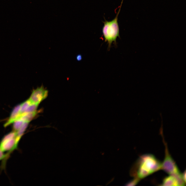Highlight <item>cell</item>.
<instances>
[{
	"label": "cell",
	"mask_w": 186,
	"mask_h": 186,
	"mask_svg": "<svg viewBox=\"0 0 186 186\" xmlns=\"http://www.w3.org/2000/svg\"><path fill=\"white\" fill-rule=\"evenodd\" d=\"M161 163L152 154L140 156L136 161L133 169L135 178L141 180L161 169Z\"/></svg>",
	"instance_id": "cell-1"
},
{
	"label": "cell",
	"mask_w": 186,
	"mask_h": 186,
	"mask_svg": "<svg viewBox=\"0 0 186 186\" xmlns=\"http://www.w3.org/2000/svg\"><path fill=\"white\" fill-rule=\"evenodd\" d=\"M122 0L119 11L115 18L110 21L105 20L103 22L104 26L103 27L102 32L105 38V42L108 43V50H109L113 42L116 46V39L118 37H120L119 28L118 22V17L120 13Z\"/></svg>",
	"instance_id": "cell-2"
},
{
	"label": "cell",
	"mask_w": 186,
	"mask_h": 186,
	"mask_svg": "<svg viewBox=\"0 0 186 186\" xmlns=\"http://www.w3.org/2000/svg\"><path fill=\"white\" fill-rule=\"evenodd\" d=\"M160 135L162 138L165 146V156L162 162L161 163V168L169 175H173L176 177L180 176L181 173L175 162L170 154L166 143L164 139L163 133Z\"/></svg>",
	"instance_id": "cell-3"
},
{
	"label": "cell",
	"mask_w": 186,
	"mask_h": 186,
	"mask_svg": "<svg viewBox=\"0 0 186 186\" xmlns=\"http://www.w3.org/2000/svg\"><path fill=\"white\" fill-rule=\"evenodd\" d=\"M16 132L13 131L4 135L0 142V150L3 152H8L3 160L5 163L10 153L17 148L19 143L16 141Z\"/></svg>",
	"instance_id": "cell-4"
},
{
	"label": "cell",
	"mask_w": 186,
	"mask_h": 186,
	"mask_svg": "<svg viewBox=\"0 0 186 186\" xmlns=\"http://www.w3.org/2000/svg\"><path fill=\"white\" fill-rule=\"evenodd\" d=\"M48 91L42 86L32 91L28 99L31 103L39 104L48 96Z\"/></svg>",
	"instance_id": "cell-5"
},
{
	"label": "cell",
	"mask_w": 186,
	"mask_h": 186,
	"mask_svg": "<svg viewBox=\"0 0 186 186\" xmlns=\"http://www.w3.org/2000/svg\"><path fill=\"white\" fill-rule=\"evenodd\" d=\"M20 106L21 104L16 106L13 108L8 119L4 124V126L5 127H6L13 123L19 118L20 115Z\"/></svg>",
	"instance_id": "cell-6"
},
{
	"label": "cell",
	"mask_w": 186,
	"mask_h": 186,
	"mask_svg": "<svg viewBox=\"0 0 186 186\" xmlns=\"http://www.w3.org/2000/svg\"><path fill=\"white\" fill-rule=\"evenodd\" d=\"M160 185L161 186H180L179 182L174 176L169 175L163 179Z\"/></svg>",
	"instance_id": "cell-7"
},
{
	"label": "cell",
	"mask_w": 186,
	"mask_h": 186,
	"mask_svg": "<svg viewBox=\"0 0 186 186\" xmlns=\"http://www.w3.org/2000/svg\"><path fill=\"white\" fill-rule=\"evenodd\" d=\"M39 112L36 110L33 112L22 114L20 115L19 119H22L25 122H29L35 117Z\"/></svg>",
	"instance_id": "cell-8"
},
{
	"label": "cell",
	"mask_w": 186,
	"mask_h": 186,
	"mask_svg": "<svg viewBox=\"0 0 186 186\" xmlns=\"http://www.w3.org/2000/svg\"><path fill=\"white\" fill-rule=\"evenodd\" d=\"M29 122H25L20 129L16 132L17 139L20 141L27 129Z\"/></svg>",
	"instance_id": "cell-9"
},
{
	"label": "cell",
	"mask_w": 186,
	"mask_h": 186,
	"mask_svg": "<svg viewBox=\"0 0 186 186\" xmlns=\"http://www.w3.org/2000/svg\"><path fill=\"white\" fill-rule=\"evenodd\" d=\"M23 120L19 119L15 120L13 123L12 128L13 131L17 132L20 129L24 123Z\"/></svg>",
	"instance_id": "cell-10"
},
{
	"label": "cell",
	"mask_w": 186,
	"mask_h": 186,
	"mask_svg": "<svg viewBox=\"0 0 186 186\" xmlns=\"http://www.w3.org/2000/svg\"><path fill=\"white\" fill-rule=\"evenodd\" d=\"M38 105L39 104H31L22 114L33 112L36 111Z\"/></svg>",
	"instance_id": "cell-11"
},
{
	"label": "cell",
	"mask_w": 186,
	"mask_h": 186,
	"mask_svg": "<svg viewBox=\"0 0 186 186\" xmlns=\"http://www.w3.org/2000/svg\"><path fill=\"white\" fill-rule=\"evenodd\" d=\"M32 103H31L28 99L21 104L20 109V115L24 112L27 108Z\"/></svg>",
	"instance_id": "cell-12"
},
{
	"label": "cell",
	"mask_w": 186,
	"mask_h": 186,
	"mask_svg": "<svg viewBox=\"0 0 186 186\" xmlns=\"http://www.w3.org/2000/svg\"><path fill=\"white\" fill-rule=\"evenodd\" d=\"M140 180L136 178H135L128 183L129 185H134L137 184Z\"/></svg>",
	"instance_id": "cell-13"
},
{
	"label": "cell",
	"mask_w": 186,
	"mask_h": 186,
	"mask_svg": "<svg viewBox=\"0 0 186 186\" xmlns=\"http://www.w3.org/2000/svg\"><path fill=\"white\" fill-rule=\"evenodd\" d=\"M6 156V154L0 150V160L4 159Z\"/></svg>",
	"instance_id": "cell-14"
},
{
	"label": "cell",
	"mask_w": 186,
	"mask_h": 186,
	"mask_svg": "<svg viewBox=\"0 0 186 186\" xmlns=\"http://www.w3.org/2000/svg\"><path fill=\"white\" fill-rule=\"evenodd\" d=\"M76 59L78 61H81L82 59V56L81 55L79 54L78 55L76 56Z\"/></svg>",
	"instance_id": "cell-15"
},
{
	"label": "cell",
	"mask_w": 186,
	"mask_h": 186,
	"mask_svg": "<svg viewBox=\"0 0 186 186\" xmlns=\"http://www.w3.org/2000/svg\"><path fill=\"white\" fill-rule=\"evenodd\" d=\"M182 179L186 183V172L185 170V171L183 173H182Z\"/></svg>",
	"instance_id": "cell-16"
}]
</instances>
